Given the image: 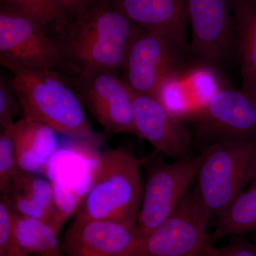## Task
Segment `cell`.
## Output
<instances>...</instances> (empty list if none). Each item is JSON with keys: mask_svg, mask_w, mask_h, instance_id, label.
Listing matches in <instances>:
<instances>
[{"mask_svg": "<svg viewBox=\"0 0 256 256\" xmlns=\"http://www.w3.org/2000/svg\"><path fill=\"white\" fill-rule=\"evenodd\" d=\"M74 21L62 24L52 35L65 68L75 73L86 69H120L138 26L117 8L88 4Z\"/></svg>", "mask_w": 256, "mask_h": 256, "instance_id": "obj_1", "label": "cell"}, {"mask_svg": "<svg viewBox=\"0 0 256 256\" xmlns=\"http://www.w3.org/2000/svg\"><path fill=\"white\" fill-rule=\"evenodd\" d=\"M9 70L23 116L34 118L89 149L96 150L104 146V136L89 124L82 99L68 79L54 69Z\"/></svg>", "mask_w": 256, "mask_h": 256, "instance_id": "obj_2", "label": "cell"}, {"mask_svg": "<svg viewBox=\"0 0 256 256\" xmlns=\"http://www.w3.org/2000/svg\"><path fill=\"white\" fill-rule=\"evenodd\" d=\"M143 192L139 160L122 148L108 150L99 156L90 188L75 218L136 226Z\"/></svg>", "mask_w": 256, "mask_h": 256, "instance_id": "obj_3", "label": "cell"}, {"mask_svg": "<svg viewBox=\"0 0 256 256\" xmlns=\"http://www.w3.org/2000/svg\"><path fill=\"white\" fill-rule=\"evenodd\" d=\"M202 153L193 191L212 220L222 214L250 183L256 164V140L213 143Z\"/></svg>", "mask_w": 256, "mask_h": 256, "instance_id": "obj_4", "label": "cell"}, {"mask_svg": "<svg viewBox=\"0 0 256 256\" xmlns=\"http://www.w3.org/2000/svg\"><path fill=\"white\" fill-rule=\"evenodd\" d=\"M203 153L172 162L156 165L148 174L134 240L127 256H130L154 229L174 213L196 178Z\"/></svg>", "mask_w": 256, "mask_h": 256, "instance_id": "obj_5", "label": "cell"}, {"mask_svg": "<svg viewBox=\"0 0 256 256\" xmlns=\"http://www.w3.org/2000/svg\"><path fill=\"white\" fill-rule=\"evenodd\" d=\"M45 26L31 15L2 3L0 62L5 68H65L58 48Z\"/></svg>", "mask_w": 256, "mask_h": 256, "instance_id": "obj_6", "label": "cell"}, {"mask_svg": "<svg viewBox=\"0 0 256 256\" xmlns=\"http://www.w3.org/2000/svg\"><path fill=\"white\" fill-rule=\"evenodd\" d=\"M69 80L104 130L136 134L132 119V92L117 69H86Z\"/></svg>", "mask_w": 256, "mask_h": 256, "instance_id": "obj_7", "label": "cell"}, {"mask_svg": "<svg viewBox=\"0 0 256 256\" xmlns=\"http://www.w3.org/2000/svg\"><path fill=\"white\" fill-rule=\"evenodd\" d=\"M188 119L206 146L256 140V97L226 87Z\"/></svg>", "mask_w": 256, "mask_h": 256, "instance_id": "obj_8", "label": "cell"}, {"mask_svg": "<svg viewBox=\"0 0 256 256\" xmlns=\"http://www.w3.org/2000/svg\"><path fill=\"white\" fill-rule=\"evenodd\" d=\"M210 217L190 190L178 208L130 256H198L206 250Z\"/></svg>", "mask_w": 256, "mask_h": 256, "instance_id": "obj_9", "label": "cell"}, {"mask_svg": "<svg viewBox=\"0 0 256 256\" xmlns=\"http://www.w3.org/2000/svg\"><path fill=\"white\" fill-rule=\"evenodd\" d=\"M192 40L188 54L217 67L236 55L235 23L230 0H186Z\"/></svg>", "mask_w": 256, "mask_h": 256, "instance_id": "obj_10", "label": "cell"}, {"mask_svg": "<svg viewBox=\"0 0 256 256\" xmlns=\"http://www.w3.org/2000/svg\"><path fill=\"white\" fill-rule=\"evenodd\" d=\"M164 36L138 26L128 48L122 80L133 94L154 95L182 53Z\"/></svg>", "mask_w": 256, "mask_h": 256, "instance_id": "obj_11", "label": "cell"}, {"mask_svg": "<svg viewBox=\"0 0 256 256\" xmlns=\"http://www.w3.org/2000/svg\"><path fill=\"white\" fill-rule=\"evenodd\" d=\"M132 119L136 136L156 150L174 160L192 156L188 130L154 96L132 92Z\"/></svg>", "mask_w": 256, "mask_h": 256, "instance_id": "obj_12", "label": "cell"}, {"mask_svg": "<svg viewBox=\"0 0 256 256\" xmlns=\"http://www.w3.org/2000/svg\"><path fill=\"white\" fill-rule=\"evenodd\" d=\"M134 227L116 220L75 218L64 235L62 249L66 256H126Z\"/></svg>", "mask_w": 256, "mask_h": 256, "instance_id": "obj_13", "label": "cell"}, {"mask_svg": "<svg viewBox=\"0 0 256 256\" xmlns=\"http://www.w3.org/2000/svg\"><path fill=\"white\" fill-rule=\"evenodd\" d=\"M112 4L139 28L166 37L188 53L186 0H114Z\"/></svg>", "mask_w": 256, "mask_h": 256, "instance_id": "obj_14", "label": "cell"}, {"mask_svg": "<svg viewBox=\"0 0 256 256\" xmlns=\"http://www.w3.org/2000/svg\"><path fill=\"white\" fill-rule=\"evenodd\" d=\"M57 132L34 118L23 116L12 127L18 172L36 174L58 149Z\"/></svg>", "mask_w": 256, "mask_h": 256, "instance_id": "obj_15", "label": "cell"}, {"mask_svg": "<svg viewBox=\"0 0 256 256\" xmlns=\"http://www.w3.org/2000/svg\"><path fill=\"white\" fill-rule=\"evenodd\" d=\"M242 89L256 97V0H230Z\"/></svg>", "mask_w": 256, "mask_h": 256, "instance_id": "obj_16", "label": "cell"}, {"mask_svg": "<svg viewBox=\"0 0 256 256\" xmlns=\"http://www.w3.org/2000/svg\"><path fill=\"white\" fill-rule=\"evenodd\" d=\"M256 230V183L244 190L217 218L210 242Z\"/></svg>", "mask_w": 256, "mask_h": 256, "instance_id": "obj_17", "label": "cell"}, {"mask_svg": "<svg viewBox=\"0 0 256 256\" xmlns=\"http://www.w3.org/2000/svg\"><path fill=\"white\" fill-rule=\"evenodd\" d=\"M13 229L26 255L66 256L58 240V232L50 224L21 216L13 210Z\"/></svg>", "mask_w": 256, "mask_h": 256, "instance_id": "obj_18", "label": "cell"}, {"mask_svg": "<svg viewBox=\"0 0 256 256\" xmlns=\"http://www.w3.org/2000/svg\"><path fill=\"white\" fill-rule=\"evenodd\" d=\"M178 79L192 116L204 107L220 90L226 88L214 67L200 63L186 68H178Z\"/></svg>", "mask_w": 256, "mask_h": 256, "instance_id": "obj_19", "label": "cell"}, {"mask_svg": "<svg viewBox=\"0 0 256 256\" xmlns=\"http://www.w3.org/2000/svg\"><path fill=\"white\" fill-rule=\"evenodd\" d=\"M12 190L26 195L64 218L56 204L55 188L46 178L32 173L18 172L13 178Z\"/></svg>", "mask_w": 256, "mask_h": 256, "instance_id": "obj_20", "label": "cell"}, {"mask_svg": "<svg viewBox=\"0 0 256 256\" xmlns=\"http://www.w3.org/2000/svg\"><path fill=\"white\" fill-rule=\"evenodd\" d=\"M12 208L18 215L50 224L60 233L64 218L21 192L12 190L8 196Z\"/></svg>", "mask_w": 256, "mask_h": 256, "instance_id": "obj_21", "label": "cell"}, {"mask_svg": "<svg viewBox=\"0 0 256 256\" xmlns=\"http://www.w3.org/2000/svg\"><path fill=\"white\" fill-rule=\"evenodd\" d=\"M13 126L1 127L0 132V191L1 195L4 196H8L11 191L13 178L18 172Z\"/></svg>", "mask_w": 256, "mask_h": 256, "instance_id": "obj_22", "label": "cell"}, {"mask_svg": "<svg viewBox=\"0 0 256 256\" xmlns=\"http://www.w3.org/2000/svg\"><path fill=\"white\" fill-rule=\"evenodd\" d=\"M3 3L31 15L44 26L65 16L52 0H3Z\"/></svg>", "mask_w": 256, "mask_h": 256, "instance_id": "obj_23", "label": "cell"}, {"mask_svg": "<svg viewBox=\"0 0 256 256\" xmlns=\"http://www.w3.org/2000/svg\"><path fill=\"white\" fill-rule=\"evenodd\" d=\"M22 110L12 78L2 76L0 79V124L10 127L14 124V118Z\"/></svg>", "mask_w": 256, "mask_h": 256, "instance_id": "obj_24", "label": "cell"}, {"mask_svg": "<svg viewBox=\"0 0 256 256\" xmlns=\"http://www.w3.org/2000/svg\"><path fill=\"white\" fill-rule=\"evenodd\" d=\"M13 232V212L8 197L0 200V256H6Z\"/></svg>", "mask_w": 256, "mask_h": 256, "instance_id": "obj_25", "label": "cell"}, {"mask_svg": "<svg viewBox=\"0 0 256 256\" xmlns=\"http://www.w3.org/2000/svg\"><path fill=\"white\" fill-rule=\"evenodd\" d=\"M207 248L210 256H256V245L242 237H233L220 249Z\"/></svg>", "mask_w": 256, "mask_h": 256, "instance_id": "obj_26", "label": "cell"}, {"mask_svg": "<svg viewBox=\"0 0 256 256\" xmlns=\"http://www.w3.org/2000/svg\"><path fill=\"white\" fill-rule=\"evenodd\" d=\"M64 14L78 12L88 4V0H52Z\"/></svg>", "mask_w": 256, "mask_h": 256, "instance_id": "obj_27", "label": "cell"}, {"mask_svg": "<svg viewBox=\"0 0 256 256\" xmlns=\"http://www.w3.org/2000/svg\"><path fill=\"white\" fill-rule=\"evenodd\" d=\"M5 256H28L22 252L20 245H18V240H16V236H15L14 229H13L10 247Z\"/></svg>", "mask_w": 256, "mask_h": 256, "instance_id": "obj_28", "label": "cell"}, {"mask_svg": "<svg viewBox=\"0 0 256 256\" xmlns=\"http://www.w3.org/2000/svg\"><path fill=\"white\" fill-rule=\"evenodd\" d=\"M256 183V164L255 168H254V172H252V178H250V183L249 184H254Z\"/></svg>", "mask_w": 256, "mask_h": 256, "instance_id": "obj_29", "label": "cell"}]
</instances>
